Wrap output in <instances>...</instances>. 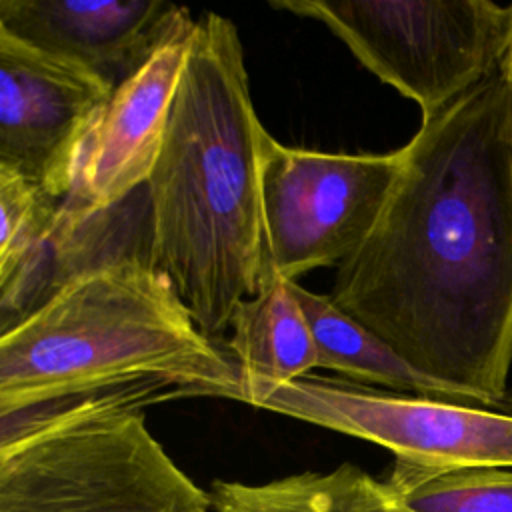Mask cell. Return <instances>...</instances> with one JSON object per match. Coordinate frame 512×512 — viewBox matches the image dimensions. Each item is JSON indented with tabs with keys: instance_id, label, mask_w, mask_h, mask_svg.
I'll return each instance as SVG.
<instances>
[{
	"instance_id": "cell-12",
	"label": "cell",
	"mask_w": 512,
	"mask_h": 512,
	"mask_svg": "<svg viewBox=\"0 0 512 512\" xmlns=\"http://www.w3.org/2000/svg\"><path fill=\"white\" fill-rule=\"evenodd\" d=\"M60 198L0 166V332L28 314L50 290L52 260L60 262L56 230Z\"/></svg>"
},
{
	"instance_id": "cell-7",
	"label": "cell",
	"mask_w": 512,
	"mask_h": 512,
	"mask_svg": "<svg viewBox=\"0 0 512 512\" xmlns=\"http://www.w3.org/2000/svg\"><path fill=\"white\" fill-rule=\"evenodd\" d=\"M258 408L380 444L422 468L512 466V414L490 408L314 374L280 386Z\"/></svg>"
},
{
	"instance_id": "cell-15",
	"label": "cell",
	"mask_w": 512,
	"mask_h": 512,
	"mask_svg": "<svg viewBox=\"0 0 512 512\" xmlns=\"http://www.w3.org/2000/svg\"><path fill=\"white\" fill-rule=\"evenodd\" d=\"M510 62H512V46H510Z\"/></svg>"
},
{
	"instance_id": "cell-3",
	"label": "cell",
	"mask_w": 512,
	"mask_h": 512,
	"mask_svg": "<svg viewBox=\"0 0 512 512\" xmlns=\"http://www.w3.org/2000/svg\"><path fill=\"white\" fill-rule=\"evenodd\" d=\"M160 384L238 400L240 372L146 254L74 266L0 332V418Z\"/></svg>"
},
{
	"instance_id": "cell-5",
	"label": "cell",
	"mask_w": 512,
	"mask_h": 512,
	"mask_svg": "<svg viewBox=\"0 0 512 512\" xmlns=\"http://www.w3.org/2000/svg\"><path fill=\"white\" fill-rule=\"evenodd\" d=\"M324 24L428 120L488 78L512 46V4L492 0H272Z\"/></svg>"
},
{
	"instance_id": "cell-9",
	"label": "cell",
	"mask_w": 512,
	"mask_h": 512,
	"mask_svg": "<svg viewBox=\"0 0 512 512\" xmlns=\"http://www.w3.org/2000/svg\"><path fill=\"white\" fill-rule=\"evenodd\" d=\"M194 28L196 22L118 84L86 134L70 194L60 204L56 248L62 260L88 224L148 182L162 150Z\"/></svg>"
},
{
	"instance_id": "cell-14",
	"label": "cell",
	"mask_w": 512,
	"mask_h": 512,
	"mask_svg": "<svg viewBox=\"0 0 512 512\" xmlns=\"http://www.w3.org/2000/svg\"><path fill=\"white\" fill-rule=\"evenodd\" d=\"M384 482L412 512H512V466L434 470L396 460Z\"/></svg>"
},
{
	"instance_id": "cell-2",
	"label": "cell",
	"mask_w": 512,
	"mask_h": 512,
	"mask_svg": "<svg viewBox=\"0 0 512 512\" xmlns=\"http://www.w3.org/2000/svg\"><path fill=\"white\" fill-rule=\"evenodd\" d=\"M264 130L236 26L216 12H202L146 182V258L170 278L210 340L230 328L240 302L260 288Z\"/></svg>"
},
{
	"instance_id": "cell-8",
	"label": "cell",
	"mask_w": 512,
	"mask_h": 512,
	"mask_svg": "<svg viewBox=\"0 0 512 512\" xmlns=\"http://www.w3.org/2000/svg\"><path fill=\"white\" fill-rule=\"evenodd\" d=\"M112 92L84 66L0 30V166L64 200L80 146Z\"/></svg>"
},
{
	"instance_id": "cell-6",
	"label": "cell",
	"mask_w": 512,
	"mask_h": 512,
	"mask_svg": "<svg viewBox=\"0 0 512 512\" xmlns=\"http://www.w3.org/2000/svg\"><path fill=\"white\" fill-rule=\"evenodd\" d=\"M402 170V150L334 154L260 136V284L340 266L370 236Z\"/></svg>"
},
{
	"instance_id": "cell-1",
	"label": "cell",
	"mask_w": 512,
	"mask_h": 512,
	"mask_svg": "<svg viewBox=\"0 0 512 512\" xmlns=\"http://www.w3.org/2000/svg\"><path fill=\"white\" fill-rule=\"evenodd\" d=\"M370 236L328 296L420 372L512 412V62L400 148Z\"/></svg>"
},
{
	"instance_id": "cell-11",
	"label": "cell",
	"mask_w": 512,
	"mask_h": 512,
	"mask_svg": "<svg viewBox=\"0 0 512 512\" xmlns=\"http://www.w3.org/2000/svg\"><path fill=\"white\" fill-rule=\"evenodd\" d=\"M226 342L240 372L238 402L260 406L274 390L318 368V348L290 282L268 280L236 308Z\"/></svg>"
},
{
	"instance_id": "cell-10",
	"label": "cell",
	"mask_w": 512,
	"mask_h": 512,
	"mask_svg": "<svg viewBox=\"0 0 512 512\" xmlns=\"http://www.w3.org/2000/svg\"><path fill=\"white\" fill-rule=\"evenodd\" d=\"M194 22L184 6L164 0H0V30L84 66L112 88Z\"/></svg>"
},
{
	"instance_id": "cell-4",
	"label": "cell",
	"mask_w": 512,
	"mask_h": 512,
	"mask_svg": "<svg viewBox=\"0 0 512 512\" xmlns=\"http://www.w3.org/2000/svg\"><path fill=\"white\" fill-rule=\"evenodd\" d=\"M142 384L2 416L0 512H208L212 496L150 434Z\"/></svg>"
},
{
	"instance_id": "cell-13",
	"label": "cell",
	"mask_w": 512,
	"mask_h": 512,
	"mask_svg": "<svg viewBox=\"0 0 512 512\" xmlns=\"http://www.w3.org/2000/svg\"><path fill=\"white\" fill-rule=\"evenodd\" d=\"M318 348V368L334 370L344 380L398 394L424 396L444 402L476 406L462 390L430 378L402 358L388 342L338 308L328 294H316L290 282Z\"/></svg>"
}]
</instances>
